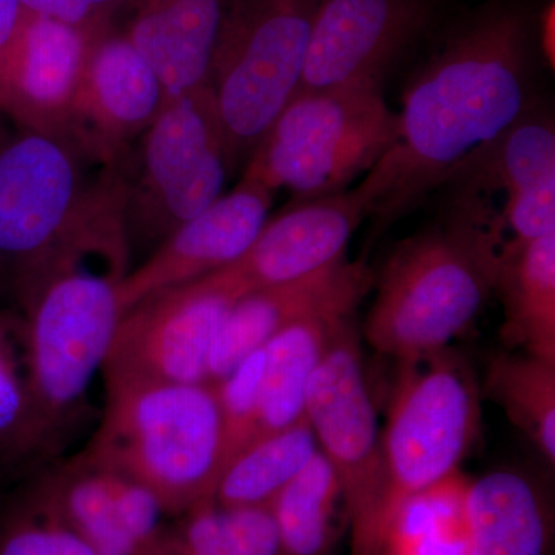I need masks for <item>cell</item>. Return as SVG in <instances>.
Listing matches in <instances>:
<instances>
[{"label": "cell", "mask_w": 555, "mask_h": 555, "mask_svg": "<svg viewBox=\"0 0 555 555\" xmlns=\"http://www.w3.org/2000/svg\"><path fill=\"white\" fill-rule=\"evenodd\" d=\"M27 16L47 17L101 35L112 28L120 11L130 10L134 0H21Z\"/></svg>", "instance_id": "32"}, {"label": "cell", "mask_w": 555, "mask_h": 555, "mask_svg": "<svg viewBox=\"0 0 555 555\" xmlns=\"http://www.w3.org/2000/svg\"><path fill=\"white\" fill-rule=\"evenodd\" d=\"M94 158L72 131L27 130L0 152V287L17 302L69 255L124 233V181L115 167L90 177Z\"/></svg>", "instance_id": "3"}, {"label": "cell", "mask_w": 555, "mask_h": 555, "mask_svg": "<svg viewBox=\"0 0 555 555\" xmlns=\"http://www.w3.org/2000/svg\"><path fill=\"white\" fill-rule=\"evenodd\" d=\"M505 229L488 196L454 192L440 217L387 258L364 327L369 345L411 361L462 337L495 292Z\"/></svg>", "instance_id": "2"}, {"label": "cell", "mask_w": 555, "mask_h": 555, "mask_svg": "<svg viewBox=\"0 0 555 555\" xmlns=\"http://www.w3.org/2000/svg\"><path fill=\"white\" fill-rule=\"evenodd\" d=\"M225 0H134L126 33L167 100L207 87Z\"/></svg>", "instance_id": "18"}, {"label": "cell", "mask_w": 555, "mask_h": 555, "mask_svg": "<svg viewBox=\"0 0 555 555\" xmlns=\"http://www.w3.org/2000/svg\"><path fill=\"white\" fill-rule=\"evenodd\" d=\"M401 363L382 434L379 546L409 500L454 478L480 433L477 385L462 357L448 347Z\"/></svg>", "instance_id": "8"}, {"label": "cell", "mask_w": 555, "mask_h": 555, "mask_svg": "<svg viewBox=\"0 0 555 555\" xmlns=\"http://www.w3.org/2000/svg\"><path fill=\"white\" fill-rule=\"evenodd\" d=\"M0 555H94L73 531L43 489L0 526Z\"/></svg>", "instance_id": "30"}, {"label": "cell", "mask_w": 555, "mask_h": 555, "mask_svg": "<svg viewBox=\"0 0 555 555\" xmlns=\"http://www.w3.org/2000/svg\"><path fill=\"white\" fill-rule=\"evenodd\" d=\"M306 416L334 467L350 524V555H377L383 491L382 433L364 377L352 317L332 327L310 379Z\"/></svg>", "instance_id": "10"}, {"label": "cell", "mask_w": 555, "mask_h": 555, "mask_svg": "<svg viewBox=\"0 0 555 555\" xmlns=\"http://www.w3.org/2000/svg\"><path fill=\"white\" fill-rule=\"evenodd\" d=\"M264 350H254L250 356L215 383L222 425H224V467L230 460L250 444L257 436L259 408H261ZM221 470V473H222Z\"/></svg>", "instance_id": "31"}, {"label": "cell", "mask_w": 555, "mask_h": 555, "mask_svg": "<svg viewBox=\"0 0 555 555\" xmlns=\"http://www.w3.org/2000/svg\"><path fill=\"white\" fill-rule=\"evenodd\" d=\"M98 36L47 17L27 16L0 80V109L27 130L68 131Z\"/></svg>", "instance_id": "17"}, {"label": "cell", "mask_w": 555, "mask_h": 555, "mask_svg": "<svg viewBox=\"0 0 555 555\" xmlns=\"http://www.w3.org/2000/svg\"><path fill=\"white\" fill-rule=\"evenodd\" d=\"M502 217L517 243L555 233V181L506 199Z\"/></svg>", "instance_id": "33"}, {"label": "cell", "mask_w": 555, "mask_h": 555, "mask_svg": "<svg viewBox=\"0 0 555 555\" xmlns=\"http://www.w3.org/2000/svg\"><path fill=\"white\" fill-rule=\"evenodd\" d=\"M486 392L554 466L555 364L529 353H500L486 374Z\"/></svg>", "instance_id": "27"}, {"label": "cell", "mask_w": 555, "mask_h": 555, "mask_svg": "<svg viewBox=\"0 0 555 555\" xmlns=\"http://www.w3.org/2000/svg\"><path fill=\"white\" fill-rule=\"evenodd\" d=\"M318 0H225L211 57L214 96L232 170L301 86Z\"/></svg>", "instance_id": "7"}, {"label": "cell", "mask_w": 555, "mask_h": 555, "mask_svg": "<svg viewBox=\"0 0 555 555\" xmlns=\"http://www.w3.org/2000/svg\"><path fill=\"white\" fill-rule=\"evenodd\" d=\"M129 251L122 236L96 241L54 266L21 298L33 390L57 447L78 420L118 331Z\"/></svg>", "instance_id": "4"}, {"label": "cell", "mask_w": 555, "mask_h": 555, "mask_svg": "<svg viewBox=\"0 0 555 555\" xmlns=\"http://www.w3.org/2000/svg\"><path fill=\"white\" fill-rule=\"evenodd\" d=\"M164 555H284L269 506H224L215 500L184 513L167 531Z\"/></svg>", "instance_id": "25"}, {"label": "cell", "mask_w": 555, "mask_h": 555, "mask_svg": "<svg viewBox=\"0 0 555 555\" xmlns=\"http://www.w3.org/2000/svg\"><path fill=\"white\" fill-rule=\"evenodd\" d=\"M528 13L494 0L449 31L403 91L398 138L356 192L387 228L443 188L452 171L537 100Z\"/></svg>", "instance_id": "1"}, {"label": "cell", "mask_w": 555, "mask_h": 555, "mask_svg": "<svg viewBox=\"0 0 555 555\" xmlns=\"http://www.w3.org/2000/svg\"><path fill=\"white\" fill-rule=\"evenodd\" d=\"M397 138V112L378 83L301 91L259 139L243 177L273 193L288 190L297 201L337 195L366 175Z\"/></svg>", "instance_id": "6"}, {"label": "cell", "mask_w": 555, "mask_h": 555, "mask_svg": "<svg viewBox=\"0 0 555 555\" xmlns=\"http://www.w3.org/2000/svg\"><path fill=\"white\" fill-rule=\"evenodd\" d=\"M318 451L308 416L286 429L259 437L230 460L211 500L224 506H270Z\"/></svg>", "instance_id": "23"}, {"label": "cell", "mask_w": 555, "mask_h": 555, "mask_svg": "<svg viewBox=\"0 0 555 555\" xmlns=\"http://www.w3.org/2000/svg\"><path fill=\"white\" fill-rule=\"evenodd\" d=\"M366 218L356 189L297 201L266 222L238 261L217 273L240 295L291 283L345 257L347 244Z\"/></svg>", "instance_id": "15"}, {"label": "cell", "mask_w": 555, "mask_h": 555, "mask_svg": "<svg viewBox=\"0 0 555 555\" xmlns=\"http://www.w3.org/2000/svg\"><path fill=\"white\" fill-rule=\"evenodd\" d=\"M56 448L33 390L24 321L0 312V463L24 462Z\"/></svg>", "instance_id": "24"}, {"label": "cell", "mask_w": 555, "mask_h": 555, "mask_svg": "<svg viewBox=\"0 0 555 555\" xmlns=\"http://www.w3.org/2000/svg\"><path fill=\"white\" fill-rule=\"evenodd\" d=\"M240 295L218 273L156 292L120 318L105 379L201 385L219 327Z\"/></svg>", "instance_id": "11"}, {"label": "cell", "mask_w": 555, "mask_h": 555, "mask_svg": "<svg viewBox=\"0 0 555 555\" xmlns=\"http://www.w3.org/2000/svg\"><path fill=\"white\" fill-rule=\"evenodd\" d=\"M167 93L126 33L109 28L93 40L72 131L104 158L116 160L166 107Z\"/></svg>", "instance_id": "16"}, {"label": "cell", "mask_w": 555, "mask_h": 555, "mask_svg": "<svg viewBox=\"0 0 555 555\" xmlns=\"http://www.w3.org/2000/svg\"><path fill=\"white\" fill-rule=\"evenodd\" d=\"M39 485L94 555H134L101 469L89 456L80 454Z\"/></svg>", "instance_id": "26"}, {"label": "cell", "mask_w": 555, "mask_h": 555, "mask_svg": "<svg viewBox=\"0 0 555 555\" xmlns=\"http://www.w3.org/2000/svg\"><path fill=\"white\" fill-rule=\"evenodd\" d=\"M466 555H546L545 502L528 477L494 470L465 486Z\"/></svg>", "instance_id": "19"}, {"label": "cell", "mask_w": 555, "mask_h": 555, "mask_svg": "<svg viewBox=\"0 0 555 555\" xmlns=\"http://www.w3.org/2000/svg\"><path fill=\"white\" fill-rule=\"evenodd\" d=\"M107 404L83 454L147 488L164 513L214 499L224 466V425L211 383L105 379Z\"/></svg>", "instance_id": "5"}, {"label": "cell", "mask_w": 555, "mask_h": 555, "mask_svg": "<svg viewBox=\"0 0 555 555\" xmlns=\"http://www.w3.org/2000/svg\"><path fill=\"white\" fill-rule=\"evenodd\" d=\"M438 0H318L301 91L374 82L429 31Z\"/></svg>", "instance_id": "12"}, {"label": "cell", "mask_w": 555, "mask_h": 555, "mask_svg": "<svg viewBox=\"0 0 555 555\" xmlns=\"http://www.w3.org/2000/svg\"><path fill=\"white\" fill-rule=\"evenodd\" d=\"M465 486L447 483L414 496L398 511L377 555H466Z\"/></svg>", "instance_id": "29"}, {"label": "cell", "mask_w": 555, "mask_h": 555, "mask_svg": "<svg viewBox=\"0 0 555 555\" xmlns=\"http://www.w3.org/2000/svg\"><path fill=\"white\" fill-rule=\"evenodd\" d=\"M495 292L505 305L506 341L555 364V233L531 243L505 241Z\"/></svg>", "instance_id": "21"}, {"label": "cell", "mask_w": 555, "mask_h": 555, "mask_svg": "<svg viewBox=\"0 0 555 555\" xmlns=\"http://www.w3.org/2000/svg\"><path fill=\"white\" fill-rule=\"evenodd\" d=\"M27 14L21 0H0V80L24 28Z\"/></svg>", "instance_id": "34"}, {"label": "cell", "mask_w": 555, "mask_h": 555, "mask_svg": "<svg viewBox=\"0 0 555 555\" xmlns=\"http://www.w3.org/2000/svg\"><path fill=\"white\" fill-rule=\"evenodd\" d=\"M540 43L546 60L554 62V31H555V9L554 2L546 7L540 17Z\"/></svg>", "instance_id": "35"}, {"label": "cell", "mask_w": 555, "mask_h": 555, "mask_svg": "<svg viewBox=\"0 0 555 555\" xmlns=\"http://www.w3.org/2000/svg\"><path fill=\"white\" fill-rule=\"evenodd\" d=\"M341 485L318 451L308 466L270 503L284 555H324L334 537Z\"/></svg>", "instance_id": "28"}, {"label": "cell", "mask_w": 555, "mask_h": 555, "mask_svg": "<svg viewBox=\"0 0 555 555\" xmlns=\"http://www.w3.org/2000/svg\"><path fill=\"white\" fill-rule=\"evenodd\" d=\"M341 318L346 317L306 318L262 346L264 374L255 440L305 418L310 379L324 356L332 327Z\"/></svg>", "instance_id": "22"}, {"label": "cell", "mask_w": 555, "mask_h": 555, "mask_svg": "<svg viewBox=\"0 0 555 555\" xmlns=\"http://www.w3.org/2000/svg\"><path fill=\"white\" fill-rule=\"evenodd\" d=\"M230 173L224 133L208 86L167 102L142 134L137 181L124 182L129 250H155L224 195Z\"/></svg>", "instance_id": "9"}, {"label": "cell", "mask_w": 555, "mask_h": 555, "mask_svg": "<svg viewBox=\"0 0 555 555\" xmlns=\"http://www.w3.org/2000/svg\"><path fill=\"white\" fill-rule=\"evenodd\" d=\"M273 192L241 177L235 189L160 243L119 284L124 312L166 288L192 283L238 261L269 221Z\"/></svg>", "instance_id": "13"}, {"label": "cell", "mask_w": 555, "mask_h": 555, "mask_svg": "<svg viewBox=\"0 0 555 555\" xmlns=\"http://www.w3.org/2000/svg\"><path fill=\"white\" fill-rule=\"evenodd\" d=\"M375 284L363 261L337 259L308 276L248 292L230 308L219 327L208 382L225 377L241 361L297 321L313 317H352Z\"/></svg>", "instance_id": "14"}, {"label": "cell", "mask_w": 555, "mask_h": 555, "mask_svg": "<svg viewBox=\"0 0 555 555\" xmlns=\"http://www.w3.org/2000/svg\"><path fill=\"white\" fill-rule=\"evenodd\" d=\"M554 181L553 113L535 102L499 137L470 153L444 185L488 198L503 192L509 199Z\"/></svg>", "instance_id": "20"}]
</instances>
